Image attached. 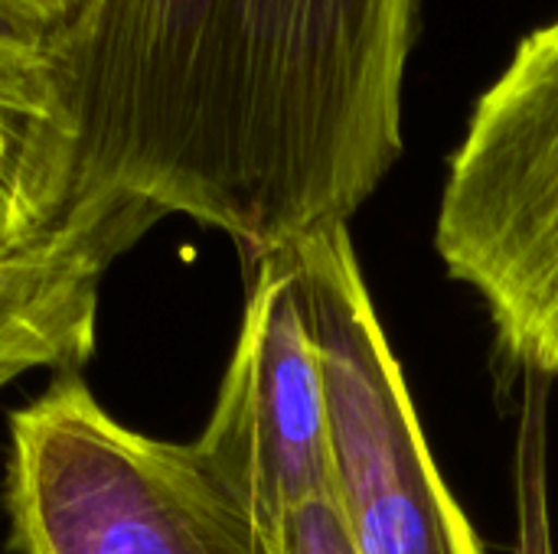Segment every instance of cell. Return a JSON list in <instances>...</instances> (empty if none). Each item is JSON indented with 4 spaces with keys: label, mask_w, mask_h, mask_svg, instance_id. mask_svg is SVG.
Returning a JSON list of instances; mask_svg holds the SVG:
<instances>
[{
    "label": "cell",
    "mask_w": 558,
    "mask_h": 554,
    "mask_svg": "<svg viewBox=\"0 0 558 554\" xmlns=\"http://www.w3.org/2000/svg\"><path fill=\"white\" fill-rule=\"evenodd\" d=\"M422 0H85L46 36L72 206L131 199L258 264L350 225L405 150Z\"/></svg>",
    "instance_id": "1"
},
{
    "label": "cell",
    "mask_w": 558,
    "mask_h": 554,
    "mask_svg": "<svg viewBox=\"0 0 558 554\" xmlns=\"http://www.w3.org/2000/svg\"><path fill=\"white\" fill-rule=\"evenodd\" d=\"M3 500L20 554H265L193 444L124 428L75 372L13 411Z\"/></svg>",
    "instance_id": "2"
},
{
    "label": "cell",
    "mask_w": 558,
    "mask_h": 554,
    "mask_svg": "<svg viewBox=\"0 0 558 554\" xmlns=\"http://www.w3.org/2000/svg\"><path fill=\"white\" fill-rule=\"evenodd\" d=\"M435 248L487 304L504 359L558 379V16L477 98L448 163Z\"/></svg>",
    "instance_id": "3"
},
{
    "label": "cell",
    "mask_w": 558,
    "mask_h": 554,
    "mask_svg": "<svg viewBox=\"0 0 558 554\" xmlns=\"http://www.w3.org/2000/svg\"><path fill=\"white\" fill-rule=\"evenodd\" d=\"M320 353L337 506L360 554H484L448 490L386 336L350 225L291 248Z\"/></svg>",
    "instance_id": "4"
},
{
    "label": "cell",
    "mask_w": 558,
    "mask_h": 554,
    "mask_svg": "<svg viewBox=\"0 0 558 554\" xmlns=\"http://www.w3.org/2000/svg\"><path fill=\"white\" fill-rule=\"evenodd\" d=\"M193 451L262 552L294 509L337 496L327 379L291 251L252 264L235 349Z\"/></svg>",
    "instance_id": "5"
},
{
    "label": "cell",
    "mask_w": 558,
    "mask_h": 554,
    "mask_svg": "<svg viewBox=\"0 0 558 554\" xmlns=\"http://www.w3.org/2000/svg\"><path fill=\"white\" fill-rule=\"evenodd\" d=\"M157 219L131 199L72 206L56 225L0 245V389L36 369H78L98 333L101 281Z\"/></svg>",
    "instance_id": "6"
},
{
    "label": "cell",
    "mask_w": 558,
    "mask_h": 554,
    "mask_svg": "<svg viewBox=\"0 0 558 554\" xmlns=\"http://www.w3.org/2000/svg\"><path fill=\"white\" fill-rule=\"evenodd\" d=\"M72 209V140L59 118L0 101V245L56 225Z\"/></svg>",
    "instance_id": "7"
},
{
    "label": "cell",
    "mask_w": 558,
    "mask_h": 554,
    "mask_svg": "<svg viewBox=\"0 0 558 554\" xmlns=\"http://www.w3.org/2000/svg\"><path fill=\"white\" fill-rule=\"evenodd\" d=\"M49 29L0 7V101L62 121L46 65Z\"/></svg>",
    "instance_id": "8"
},
{
    "label": "cell",
    "mask_w": 558,
    "mask_h": 554,
    "mask_svg": "<svg viewBox=\"0 0 558 554\" xmlns=\"http://www.w3.org/2000/svg\"><path fill=\"white\" fill-rule=\"evenodd\" d=\"M265 554H360L347 529V519L337 506V496L307 503L294 509L278 535L268 542Z\"/></svg>",
    "instance_id": "9"
},
{
    "label": "cell",
    "mask_w": 558,
    "mask_h": 554,
    "mask_svg": "<svg viewBox=\"0 0 558 554\" xmlns=\"http://www.w3.org/2000/svg\"><path fill=\"white\" fill-rule=\"evenodd\" d=\"M0 7H7V10H13V13H20V16L33 20L52 33L62 23H69L85 7V0H0Z\"/></svg>",
    "instance_id": "10"
}]
</instances>
